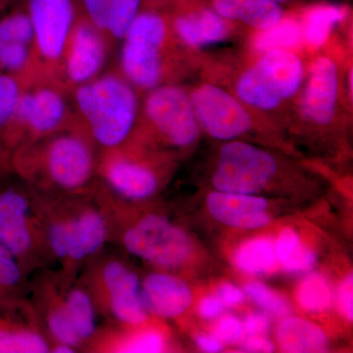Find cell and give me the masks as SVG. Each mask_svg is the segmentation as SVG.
I'll return each instance as SVG.
<instances>
[{"mask_svg":"<svg viewBox=\"0 0 353 353\" xmlns=\"http://www.w3.org/2000/svg\"><path fill=\"white\" fill-rule=\"evenodd\" d=\"M51 341L31 301H0V353L50 352Z\"/></svg>","mask_w":353,"mask_h":353,"instance_id":"17","label":"cell"},{"mask_svg":"<svg viewBox=\"0 0 353 353\" xmlns=\"http://www.w3.org/2000/svg\"><path fill=\"white\" fill-rule=\"evenodd\" d=\"M63 296L74 333L80 341L81 347H88L99 332V311L94 299L82 283H73V281L66 279H64Z\"/></svg>","mask_w":353,"mask_h":353,"instance_id":"24","label":"cell"},{"mask_svg":"<svg viewBox=\"0 0 353 353\" xmlns=\"http://www.w3.org/2000/svg\"><path fill=\"white\" fill-rule=\"evenodd\" d=\"M217 296L224 304L225 307H233L245 301V292L230 283H224L220 285Z\"/></svg>","mask_w":353,"mask_h":353,"instance_id":"35","label":"cell"},{"mask_svg":"<svg viewBox=\"0 0 353 353\" xmlns=\"http://www.w3.org/2000/svg\"><path fill=\"white\" fill-rule=\"evenodd\" d=\"M270 327L268 318L259 313H252L246 317L243 328L250 336H262Z\"/></svg>","mask_w":353,"mask_h":353,"instance_id":"37","label":"cell"},{"mask_svg":"<svg viewBox=\"0 0 353 353\" xmlns=\"http://www.w3.org/2000/svg\"><path fill=\"white\" fill-rule=\"evenodd\" d=\"M78 119L95 145L110 150L129 141L137 120L138 90L119 73H108L72 90Z\"/></svg>","mask_w":353,"mask_h":353,"instance_id":"3","label":"cell"},{"mask_svg":"<svg viewBox=\"0 0 353 353\" xmlns=\"http://www.w3.org/2000/svg\"><path fill=\"white\" fill-rule=\"evenodd\" d=\"M97 174L112 196L126 201L150 199L159 185L152 167L132 157L123 145L102 152L97 160Z\"/></svg>","mask_w":353,"mask_h":353,"instance_id":"15","label":"cell"},{"mask_svg":"<svg viewBox=\"0 0 353 353\" xmlns=\"http://www.w3.org/2000/svg\"><path fill=\"white\" fill-rule=\"evenodd\" d=\"M277 340L285 352H324L328 347L324 331L314 323L299 317L285 318L280 323Z\"/></svg>","mask_w":353,"mask_h":353,"instance_id":"25","label":"cell"},{"mask_svg":"<svg viewBox=\"0 0 353 353\" xmlns=\"http://www.w3.org/2000/svg\"><path fill=\"white\" fill-rule=\"evenodd\" d=\"M0 245L27 275L50 259L34 192L14 172L0 176Z\"/></svg>","mask_w":353,"mask_h":353,"instance_id":"5","label":"cell"},{"mask_svg":"<svg viewBox=\"0 0 353 353\" xmlns=\"http://www.w3.org/2000/svg\"><path fill=\"white\" fill-rule=\"evenodd\" d=\"M338 306L341 314L347 320L353 319V276L350 273L341 282L338 290Z\"/></svg>","mask_w":353,"mask_h":353,"instance_id":"34","label":"cell"},{"mask_svg":"<svg viewBox=\"0 0 353 353\" xmlns=\"http://www.w3.org/2000/svg\"><path fill=\"white\" fill-rule=\"evenodd\" d=\"M22 2L34 30L39 76L61 83L65 50L74 25L82 13L79 0H22Z\"/></svg>","mask_w":353,"mask_h":353,"instance_id":"9","label":"cell"},{"mask_svg":"<svg viewBox=\"0 0 353 353\" xmlns=\"http://www.w3.org/2000/svg\"><path fill=\"white\" fill-rule=\"evenodd\" d=\"M303 79V63L294 51H266L239 78L236 97L248 108L274 110L297 94Z\"/></svg>","mask_w":353,"mask_h":353,"instance_id":"8","label":"cell"},{"mask_svg":"<svg viewBox=\"0 0 353 353\" xmlns=\"http://www.w3.org/2000/svg\"><path fill=\"white\" fill-rule=\"evenodd\" d=\"M27 276L15 257L0 245V301L25 297L29 289Z\"/></svg>","mask_w":353,"mask_h":353,"instance_id":"30","label":"cell"},{"mask_svg":"<svg viewBox=\"0 0 353 353\" xmlns=\"http://www.w3.org/2000/svg\"><path fill=\"white\" fill-rule=\"evenodd\" d=\"M253 44L259 52L272 50H292L303 43V29L299 21L284 17L277 24L266 30L257 31Z\"/></svg>","mask_w":353,"mask_h":353,"instance_id":"29","label":"cell"},{"mask_svg":"<svg viewBox=\"0 0 353 353\" xmlns=\"http://www.w3.org/2000/svg\"><path fill=\"white\" fill-rule=\"evenodd\" d=\"M196 343L205 352H219L223 347L222 341L215 334H201L196 338Z\"/></svg>","mask_w":353,"mask_h":353,"instance_id":"39","label":"cell"},{"mask_svg":"<svg viewBox=\"0 0 353 353\" xmlns=\"http://www.w3.org/2000/svg\"><path fill=\"white\" fill-rule=\"evenodd\" d=\"M143 112L150 126L169 145L189 148L199 137V127L190 94L178 85H166L148 90Z\"/></svg>","mask_w":353,"mask_h":353,"instance_id":"12","label":"cell"},{"mask_svg":"<svg viewBox=\"0 0 353 353\" xmlns=\"http://www.w3.org/2000/svg\"><path fill=\"white\" fill-rule=\"evenodd\" d=\"M339 99V70L327 57H318L309 69L301 101V112L310 124L327 126L333 122Z\"/></svg>","mask_w":353,"mask_h":353,"instance_id":"18","label":"cell"},{"mask_svg":"<svg viewBox=\"0 0 353 353\" xmlns=\"http://www.w3.org/2000/svg\"><path fill=\"white\" fill-rule=\"evenodd\" d=\"M166 9L176 39L192 48L226 41L236 24L216 12L206 0H178Z\"/></svg>","mask_w":353,"mask_h":353,"instance_id":"16","label":"cell"},{"mask_svg":"<svg viewBox=\"0 0 353 353\" xmlns=\"http://www.w3.org/2000/svg\"><path fill=\"white\" fill-rule=\"evenodd\" d=\"M92 260L80 282L90 292L99 313L125 326L148 321L150 313L136 272L113 255Z\"/></svg>","mask_w":353,"mask_h":353,"instance_id":"7","label":"cell"},{"mask_svg":"<svg viewBox=\"0 0 353 353\" xmlns=\"http://www.w3.org/2000/svg\"><path fill=\"white\" fill-rule=\"evenodd\" d=\"M197 123L209 136L234 141L252 129L253 120L248 106L224 88L204 83L190 94Z\"/></svg>","mask_w":353,"mask_h":353,"instance_id":"13","label":"cell"},{"mask_svg":"<svg viewBox=\"0 0 353 353\" xmlns=\"http://www.w3.org/2000/svg\"><path fill=\"white\" fill-rule=\"evenodd\" d=\"M347 14L345 9L338 6H320L310 9L301 23L304 43L313 48H321L334 26L345 20Z\"/></svg>","mask_w":353,"mask_h":353,"instance_id":"27","label":"cell"},{"mask_svg":"<svg viewBox=\"0 0 353 353\" xmlns=\"http://www.w3.org/2000/svg\"><path fill=\"white\" fill-rule=\"evenodd\" d=\"M175 39L167 9L143 6L122 39L121 74L137 90L166 85Z\"/></svg>","mask_w":353,"mask_h":353,"instance_id":"4","label":"cell"},{"mask_svg":"<svg viewBox=\"0 0 353 353\" xmlns=\"http://www.w3.org/2000/svg\"><path fill=\"white\" fill-rule=\"evenodd\" d=\"M110 39L81 13L70 34L61 66V83L67 90L101 75Z\"/></svg>","mask_w":353,"mask_h":353,"instance_id":"14","label":"cell"},{"mask_svg":"<svg viewBox=\"0 0 353 353\" xmlns=\"http://www.w3.org/2000/svg\"><path fill=\"white\" fill-rule=\"evenodd\" d=\"M206 206L218 222L238 229H259L271 221L266 199L252 194L217 190L209 194Z\"/></svg>","mask_w":353,"mask_h":353,"instance_id":"19","label":"cell"},{"mask_svg":"<svg viewBox=\"0 0 353 353\" xmlns=\"http://www.w3.org/2000/svg\"><path fill=\"white\" fill-rule=\"evenodd\" d=\"M299 305L309 312H323L332 304V292L326 279L313 273L304 279L296 290Z\"/></svg>","mask_w":353,"mask_h":353,"instance_id":"31","label":"cell"},{"mask_svg":"<svg viewBox=\"0 0 353 353\" xmlns=\"http://www.w3.org/2000/svg\"><path fill=\"white\" fill-rule=\"evenodd\" d=\"M178 0H145V6L168 8Z\"/></svg>","mask_w":353,"mask_h":353,"instance_id":"40","label":"cell"},{"mask_svg":"<svg viewBox=\"0 0 353 353\" xmlns=\"http://www.w3.org/2000/svg\"><path fill=\"white\" fill-rule=\"evenodd\" d=\"M141 296L150 314L171 319L183 314L192 301L189 285L182 279L157 272L141 282Z\"/></svg>","mask_w":353,"mask_h":353,"instance_id":"20","label":"cell"},{"mask_svg":"<svg viewBox=\"0 0 353 353\" xmlns=\"http://www.w3.org/2000/svg\"><path fill=\"white\" fill-rule=\"evenodd\" d=\"M222 17L250 26L256 31L268 29L285 17L283 6L273 0H206Z\"/></svg>","mask_w":353,"mask_h":353,"instance_id":"23","label":"cell"},{"mask_svg":"<svg viewBox=\"0 0 353 353\" xmlns=\"http://www.w3.org/2000/svg\"><path fill=\"white\" fill-rule=\"evenodd\" d=\"M67 92L50 79L26 82L7 138L12 161L22 148L79 121Z\"/></svg>","mask_w":353,"mask_h":353,"instance_id":"6","label":"cell"},{"mask_svg":"<svg viewBox=\"0 0 353 353\" xmlns=\"http://www.w3.org/2000/svg\"><path fill=\"white\" fill-rule=\"evenodd\" d=\"M82 12L110 41H122L145 0H79Z\"/></svg>","mask_w":353,"mask_h":353,"instance_id":"22","label":"cell"},{"mask_svg":"<svg viewBox=\"0 0 353 353\" xmlns=\"http://www.w3.org/2000/svg\"><path fill=\"white\" fill-rule=\"evenodd\" d=\"M97 160L94 143L79 120L19 150L12 172L37 192L75 194L88 189Z\"/></svg>","mask_w":353,"mask_h":353,"instance_id":"2","label":"cell"},{"mask_svg":"<svg viewBox=\"0 0 353 353\" xmlns=\"http://www.w3.org/2000/svg\"><path fill=\"white\" fill-rule=\"evenodd\" d=\"M275 248L279 264L290 273L310 270L317 259L315 253L303 245L299 234L292 228H285L281 231Z\"/></svg>","mask_w":353,"mask_h":353,"instance_id":"28","label":"cell"},{"mask_svg":"<svg viewBox=\"0 0 353 353\" xmlns=\"http://www.w3.org/2000/svg\"><path fill=\"white\" fill-rule=\"evenodd\" d=\"M121 241L128 252L162 269L183 266L194 252L189 234L168 218L154 213L129 225Z\"/></svg>","mask_w":353,"mask_h":353,"instance_id":"10","label":"cell"},{"mask_svg":"<svg viewBox=\"0 0 353 353\" xmlns=\"http://www.w3.org/2000/svg\"><path fill=\"white\" fill-rule=\"evenodd\" d=\"M225 306L217 296H208L199 301L197 306L199 314L204 319H215L223 312Z\"/></svg>","mask_w":353,"mask_h":353,"instance_id":"36","label":"cell"},{"mask_svg":"<svg viewBox=\"0 0 353 353\" xmlns=\"http://www.w3.org/2000/svg\"><path fill=\"white\" fill-rule=\"evenodd\" d=\"M234 263L241 271L250 275H263L278 270L275 245L268 238L246 241L234 254Z\"/></svg>","mask_w":353,"mask_h":353,"instance_id":"26","label":"cell"},{"mask_svg":"<svg viewBox=\"0 0 353 353\" xmlns=\"http://www.w3.org/2000/svg\"><path fill=\"white\" fill-rule=\"evenodd\" d=\"M245 290L250 299L272 314L280 317L290 314L289 303L281 294L267 285L259 282H252L245 285Z\"/></svg>","mask_w":353,"mask_h":353,"instance_id":"32","label":"cell"},{"mask_svg":"<svg viewBox=\"0 0 353 353\" xmlns=\"http://www.w3.org/2000/svg\"><path fill=\"white\" fill-rule=\"evenodd\" d=\"M145 322L127 329L99 330L88 348L94 352L157 353L167 348L166 336L159 329L143 328Z\"/></svg>","mask_w":353,"mask_h":353,"instance_id":"21","label":"cell"},{"mask_svg":"<svg viewBox=\"0 0 353 353\" xmlns=\"http://www.w3.org/2000/svg\"><path fill=\"white\" fill-rule=\"evenodd\" d=\"M352 70H350V75H348V90H350V94L352 97Z\"/></svg>","mask_w":353,"mask_h":353,"instance_id":"43","label":"cell"},{"mask_svg":"<svg viewBox=\"0 0 353 353\" xmlns=\"http://www.w3.org/2000/svg\"><path fill=\"white\" fill-rule=\"evenodd\" d=\"M17 1L18 0H0V12L6 10L9 6H12V4L16 3Z\"/></svg>","mask_w":353,"mask_h":353,"instance_id":"41","label":"cell"},{"mask_svg":"<svg viewBox=\"0 0 353 353\" xmlns=\"http://www.w3.org/2000/svg\"><path fill=\"white\" fill-rule=\"evenodd\" d=\"M87 190L66 194L34 192L48 255L61 264L62 276L68 280L77 267L101 252L114 230L112 203L88 199Z\"/></svg>","mask_w":353,"mask_h":353,"instance_id":"1","label":"cell"},{"mask_svg":"<svg viewBox=\"0 0 353 353\" xmlns=\"http://www.w3.org/2000/svg\"><path fill=\"white\" fill-rule=\"evenodd\" d=\"M273 1L277 2L281 6H289V4H294L296 2L301 1V0H273Z\"/></svg>","mask_w":353,"mask_h":353,"instance_id":"42","label":"cell"},{"mask_svg":"<svg viewBox=\"0 0 353 353\" xmlns=\"http://www.w3.org/2000/svg\"><path fill=\"white\" fill-rule=\"evenodd\" d=\"M278 172L270 153L240 141L221 148L212 183L219 192L254 194L265 189Z\"/></svg>","mask_w":353,"mask_h":353,"instance_id":"11","label":"cell"},{"mask_svg":"<svg viewBox=\"0 0 353 353\" xmlns=\"http://www.w3.org/2000/svg\"><path fill=\"white\" fill-rule=\"evenodd\" d=\"M241 348L246 352H273L275 350L273 343L262 336H250L243 341Z\"/></svg>","mask_w":353,"mask_h":353,"instance_id":"38","label":"cell"},{"mask_svg":"<svg viewBox=\"0 0 353 353\" xmlns=\"http://www.w3.org/2000/svg\"><path fill=\"white\" fill-rule=\"evenodd\" d=\"M243 334V323L234 316H226L218 322L214 334L222 343H236L241 340Z\"/></svg>","mask_w":353,"mask_h":353,"instance_id":"33","label":"cell"}]
</instances>
